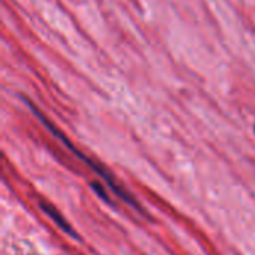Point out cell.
<instances>
[{"instance_id":"6da1fadb","label":"cell","mask_w":255,"mask_h":255,"mask_svg":"<svg viewBox=\"0 0 255 255\" xmlns=\"http://www.w3.org/2000/svg\"><path fill=\"white\" fill-rule=\"evenodd\" d=\"M22 100H24V103L28 106V109L34 114V117H37V118H39V121L46 127V130H49V131H51V133H52V134H54L60 142H63V143L69 148V151H70L72 154H75V155H76L79 160H82V161H84V163H85L91 170H93V172H96V173H97V175H99V176H100L106 184H108V187L115 193V196H117L118 199H121V200H123L124 203H127L128 206H131L134 211H137V212H140V214H145V211L142 209L140 203H139V202H137V200H136V199H134L128 191H126V190H124V187H123V185H121V184H120L114 176H112V173H111L108 169H105L102 164H99L97 161L91 160V158H90V157H87L84 152H81V151H79V149H78V148H76V146H75V145H73L67 137H66V136H64V133H63L61 130H58V128H57V127H55V126H54V124H52V123H51V121H49V120H48V118H46V117H45V115H43V114H42V112H40V111H39V109L31 103V102H30V100H28V99L22 97Z\"/></svg>"},{"instance_id":"7a4b0ae2","label":"cell","mask_w":255,"mask_h":255,"mask_svg":"<svg viewBox=\"0 0 255 255\" xmlns=\"http://www.w3.org/2000/svg\"><path fill=\"white\" fill-rule=\"evenodd\" d=\"M39 208L42 209L43 214H46V215L57 224V227H60V230H63L66 235H69V236H72V238H75V239H79V236L76 235L75 229L67 223V220L60 214V211H58L54 205H51L49 202L40 200V202H39Z\"/></svg>"},{"instance_id":"3957f363","label":"cell","mask_w":255,"mask_h":255,"mask_svg":"<svg viewBox=\"0 0 255 255\" xmlns=\"http://www.w3.org/2000/svg\"><path fill=\"white\" fill-rule=\"evenodd\" d=\"M91 188L97 193V196H99L102 200H105V202H108V203H112V202H111V199L108 197V194H106V191H105L103 185H102L100 182H93V184H91Z\"/></svg>"}]
</instances>
